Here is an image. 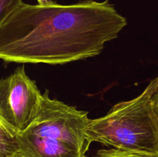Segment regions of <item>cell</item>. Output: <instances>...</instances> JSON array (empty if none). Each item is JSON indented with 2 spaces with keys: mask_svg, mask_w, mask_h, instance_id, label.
Instances as JSON below:
<instances>
[{
  "mask_svg": "<svg viewBox=\"0 0 158 157\" xmlns=\"http://www.w3.org/2000/svg\"><path fill=\"white\" fill-rule=\"evenodd\" d=\"M127 19L108 0L23 2L0 27V59L61 65L99 55Z\"/></svg>",
  "mask_w": 158,
  "mask_h": 157,
  "instance_id": "1",
  "label": "cell"
},
{
  "mask_svg": "<svg viewBox=\"0 0 158 157\" xmlns=\"http://www.w3.org/2000/svg\"><path fill=\"white\" fill-rule=\"evenodd\" d=\"M87 115L46 91L35 119L17 133L20 157H86Z\"/></svg>",
  "mask_w": 158,
  "mask_h": 157,
  "instance_id": "2",
  "label": "cell"
},
{
  "mask_svg": "<svg viewBox=\"0 0 158 157\" xmlns=\"http://www.w3.org/2000/svg\"><path fill=\"white\" fill-rule=\"evenodd\" d=\"M157 83L158 76L138 96L117 103L103 117L89 119L87 144L97 142L120 150L158 155V118L153 100Z\"/></svg>",
  "mask_w": 158,
  "mask_h": 157,
  "instance_id": "3",
  "label": "cell"
},
{
  "mask_svg": "<svg viewBox=\"0 0 158 157\" xmlns=\"http://www.w3.org/2000/svg\"><path fill=\"white\" fill-rule=\"evenodd\" d=\"M43 94L35 83L19 67L0 79V119L15 133L26 130L36 117Z\"/></svg>",
  "mask_w": 158,
  "mask_h": 157,
  "instance_id": "4",
  "label": "cell"
},
{
  "mask_svg": "<svg viewBox=\"0 0 158 157\" xmlns=\"http://www.w3.org/2000/svg\"><path fill=\"white\" fill-rule=\"evenodd\" d=\"M0 157H20L17 133L0 119Z\"/></svg>",
  "mask_w": 158,
  "mask_h": 157,
  "instance_id": "5",
  "label": "cell"
},
{
  "mask_svg": "<svg viewBox=\"0 0 158 157\" xmlns=\"http://www.w3.org/2000/svg\"><path fill=\"white\" fill-rule=\"evenodd\" d=\"M96 157H158V155L130 152L113 148L110 149H101L98 151Z\"/></svg>",
  "mask_w": 158,
  "mask_h": 157,
  "instance_id": "6",
  "label": "cell"
},
{
  "mask_svg": "<svg viewBox=\"0 0 158 157\" xmlns=\"http://www.w3.org/2000/svg\"><path fill=\"white\" fill-rule=\"evenodd\" d=\"M23 3V0H0V27Z\"/></svg>",
  "mask_w": 158,
  "mask_h": 157,
  "instance_id": "7",
  "label": "cell"
},
{
  "mask_svg": "<svg viewBox=\"0 0 158 157\" xmlns=\"http://www.w3.org/2000/svg\"><path fill=\"white\" fill-rule=\"evenodd\" d=\"M153 100H154V109H155V112L157 114V116L158 118V83L156 90L154 93V96H153Z\"/></svg>",
  "mask_w": 158,
  "mask_h": 157,
  "instance_id": "8",
  "label": "cell"
},
{
  "mask_svg": "<svg viewBox=\"0 0 158 157\" xmlns=\"http://www.w3.org/2000/svg\"><path fill=\"white\" fill-rule=\"evenodd\" d=\"M38 2V4H46V3L49 2L52 0H36Z\"/></svg>",
  "mask_w": 158,
  "mask_h": 157,
  "instance_id": "9",
  "label": "cell"
}]
</instances>
